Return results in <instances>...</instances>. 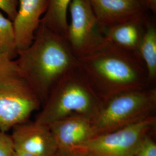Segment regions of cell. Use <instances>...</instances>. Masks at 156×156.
<instances>
[{
	"label": "cell",
	"instance_id": "1",
	"mask_svg": "<svg viewBox=\"0 0 156 156\" xmlns=\"http://www.w3.org/2000/svg\"><path fill=\"white\" fill-rule=\"evenodd\" d=\"M78 67L101 102L124 92L151 87L138 54L106 40L96 50L78 58Z\"/></svg>",
	"mask_w": 156,
	"mask_h": 156
},
{
	"label": "cell",
	"instance_id": "2",
	"mask_svg": "<svg viewBox=\"0 0 156 156\" xmlns=\"http://www.w3.org/2000/svg\"><path fill=\"white\" fill-rule=\"evenodd\" d=\"M19 71L38 96L42 106L56 84L78 66L65 37L40 23L32 44L17 51Z\"/></svg>",
	"mask_w": 156,
	"mask_h": 156
},
{
	"label": "cell",
	"instance_id": "3",
	"mask_svg": "<svg viewBox=\"0 0 156 156\" xmlns=\"http://www.w3.org/2000/svg\"><path fill=\"white\" fill-rule=\"evenodd\" d=\"M101 103L77 66L56 84L34 122L50 127L56 122L73 116L92 119Z\"/></svg>",
	"mask_w": 156,
	"mask_h": 156
},
{
	"label": "cell",
	"instance_id": "4",
	"mask_svg": "<svg viewBox=\"0 0 156 156\" xmlns=\"http://www.w3.org/2000/svg\"><path fill=\"white\" fill-rule=\"evenodd\" d=\"M42 106L33 87L19 69L15 60L0 56V130L6 133L28 121Z\"/></svg>",
	"mask_w": 156,
	"mask_h": 156
},
{
	"label": "cell",
	"instance_id": "5",
	"mask_svg": "<svg viewBox=\"0 0 156 156\" xmlns=\"http://www.w3.org/2000/svg\"><path fill=\"white\" fill-rule=\"evenodd\" d=\"M156 107L155 87L115 95L102 102L91 119L95 136L139 123L153 116Z\"/></svg>",
	"mask_w": 156,
	"mask_h": 156
},
{
	"label": "cell",
	"instance_id": "6",
	"mask_svg": "<svg viewBox=\"0 0 156 156\" xmlns=\"http://www.w3.org/2000/svg\"><path fill=\"white\" fill-rule=\"evenodd\" d=\"M156 125L153 115L116 131L93 137L77 147L89 156H133L140 144Z\"/></svg>",
	"mask_w": 156,
	"mask_h": 156
},
{
	"label": "cell",
	"instance_id": "7",
	"mask_svg": "<svg viewBox=\"0 0 156 156\" xmlns=\"http://www.w3.org/2000/svg\"><path fill=\"white\" fill-rule=\"evenodd\" d=\"M68 9L71 22L66 39L79 58L96 50L106 39L90 0H72Z\"/></svg>",
	"mask_w": 156,
	"mask_h": 156
},
{
	"label": "cell",
	"instance_id": "8",
	"mask_svg": "<svg viewBox=\"0 0 156 156\" xmlns=\"http://www.w3.org/2000/svg\"><path fill=\"white\" fill-rule=\"evenodd\" d=\"M12 129V138L16 151L33 156H51L58 148L50 127L27 121Z\"/></svg>",
	"mask_w": 156,
	"mask_h": 156
},
{
	"label": "cell",
	"instance_id": "9",
	"mask_svg": "<svg viewBox=\"0 0 156 156\" xmlns=\"http://www.w3.org/2000/svg\"><path fill=\"white\" fill-rule=\"evenodd\" d=\"M102 29L144 16L151 12L147 0H90Z\"/></svg>",
	"mask_w": 156,
	"mask_h": 156
},
{
	"label": "cell",
	"instance_id": "10",
	"mask_svg": "<svg viewBox=\"0 0 156 156\" xmlns=\"http://www.w3.org/2000/svg\"><path fill=\"white\" fill-rule=\"evenodd\" d=\"M17 15L12 22L17 51L27 49L33 41L49 0H18Z\"/></svg>",
	"mask_w": 156,
	"mask_h": 156
},
{
	"label": "cell",
	"instance_id": "11",
	"mask_svg": "<svg viewBox=\"0 0 156 156\" xmlns=\"http://www.w3.org/2000/svg\"><path fill=\"white\" fill-rule=\"evenodd\" d=\"M50 128L58 148H75L95 136L91 119L80 116L64 118Z\"/></svg>",
	"mask_w": 156,
	"mask_h": 156
},
{
	"label": "cell",
	"instance_id": "12",
	"mask_svg": "<svg viewBox=\"0 0 156 156\" xmlns=\"http://www.w3.org/2000/svg\"><path fill=\"white\" fill-rule=\"evenodd\" d=\"M149 17L148 13L138 19L103 29L105 39L120 48L138 54L140 43Z\"/></svg>",
	"mask_w": 156,
	"mask_h": 156
},
{
	"label": "cell",
	"instance_id": "13",
	"mask_svg": "<svg viewBox=\"0 0 156 156\" xmlns=\"http://www.w3.org/2000/svg\"><path fill=\"white\" fill-rule=\"evenodd\" d=\"M138 53L146 67L151 83H153L156 80V26L151 17L146 23Z\"/></svg>",
	"mask_w": 156,
	"mask_h": 156
},
{
	"label": "cell",
	"instance_id": "14",
	"mask_svg": "<svg viewBox=\"0 0 156 156\" xmlns=\"http://www.w3.org/2000/svg\"><path fill=\"white\" fill-rule=\"evenodd\" d=\"M72 0H49L47 10L41 23L55 33L66 38L68 23L67 11Z\"/></svg>",
	"mask_w": 156,
	"mask_h": 156
},
{
	"label": "cell",
	"instance_id": "15",
	"mask_svg": "<svg viewBox=\"0 0 156 156\" xmlns=\"http://www.w3.org/2000/svg\"><path fill=\"white\" fill-rule=\"evenodd\" d=\"M7 55L13 59L17 55L13 23L0 12V56Z\"/></svg>",
	"mask_w": 156,
	"mask_h": 156
},
{
	"label": "cell",
	"instance_id": "16",
	"mask_svg": "<svg viewBox=\"0 0 156 156\" xmlns=\"http://www.w3.org/2000/svg\"><path fill=\"white\" fill-rule=\"evenodd\" d=\"M150 135L142 140L133 156H156V142Z\"/></svg>",
	"mask_w": 156,
	"mask_h": 156
},
{
	"label": "cell",
	"instance_id": "17",
	"mask_svg": "<svg viewBox=\"0 0 156 156\" xmlns=\"http://www.w3.org/2000/svg\"><path fill=\"white\" fill-rule=\"evenodd\" d=\"M0 156H15V149L11 135L1 130Z\"/></svg>",
	"mask_w": 156,
	"mask_h": 156
},
{
	"label": "cell",
	"instance_id": "18",
	"mask_svg": "<svg viewBox=\"0 0 156 156\" xmlns=\"http://www.w3.org/2000/svg\"><path fill=\"white\" fill-rule=\"evenodd\" d=\"M18 0H0V9L5 12L12 22L16 16Z\"/></svg>",
	"mask_w": 156,
	"mask_h": 156
},
{
	"label": "cell",
	"instance_id": "19",
	"mask_svg": "<svg viewBox=\"0 0 156 156\" xmlns=\"http://www.w3.org/2000/svg\"><path fill=\"white\" fill-rule=\"evenodd\" d=\"M51 156H89L78 148H57Z\"/></svg>",
	"mask_w": 156,
	"mask_h": 156
},
{
	"label": "cell",
	"instance_id": "20",
	"mask_svg": "<svg viewBox=\"0 0 156 156\" xmlns=\"http://www.w3.org/2000/svg\"><path fill=\"white\" fill-rule=\"evenodd\" d=\"M150 6V9L153 14L156 13V0H147Z\"/></svg>",
	"mask_w": 156,
	"mask_h": 156
},
{
	"label": "cell",
	"instance_id": "21",
	"mask_svg": "<svg viewBox=\"0 0 156 156\" xmlns=\"http://www.w3.org/2000/svg\"><path fill=\"white\" fill-rule=\"evenodd\" d=\"M15 156H33V155H31L28 153L23 152V151H15Z\"/></svg>",
	"mask_w": 156,
	"mask_h": 156
}]
</instances>
